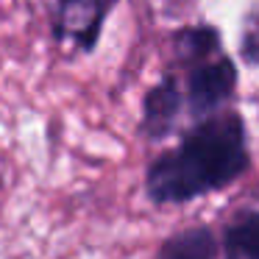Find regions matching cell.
Listing matches in <instances>:
<instances>
[{
	"label": "cell",
	"instance_id": "52a82bcc",
	"mask_svg": "<svg viewBox=\"0 0 259 259\" xmlns=\"http://www.w3.org/2000/svg\"><path fill=\"white\" fill-rule=\"evenodd\" d=\"M242 59L248 64H259V12L251 14L245 31H242Z\"/></svg>",
	"mask_w": 259,
	"mask_h": 259
},
{
	"label": "cell",
	"instance_id": "6da1fadb",
	"mask_svg": "<svg viewBox=\"0 0 259 259\" xmlns=\"http://www.w3.org/2000/svg\"><path fill=\"white\" fill-rule=\"evenodd\" d=\"M251 164L245 125L237 112L209 114L148 167L145 190L153 203H184L237 181Z\"/></svg>",
	"mask_w": 259,
	"mask_h": 259
},
{
	"label": "cell",
	"instance_id": "7a4b0ae2",
	"mask_svg": "<svg viewBox=\"0 0 259 259\" xmlns=\"http://www.w3.org/2000/svg\"><path fill=\"white\" fill-rule=\"evenodd\" d=\"M190 64L187 75V103L195 117L212 114L237 87L234 62L223 51H212L195 59H184Z\"/></svg>",
	"mask_w": 259,
	"mask_h": 259
},
{
	"label": "cell",
	"instance_id": "5b68a950",
	"mask_svg": "<svg viewBox=\"0 0 259 259\" xmlns=\"http://www.w3.org/2000/svg\"><path fill=\"white\" fill-rule=\"evenodd\" d=\"M218 256V242L206 226H192L179 234H173L162 248L156 259H214Z\"/></svg>",
	"mask_w": 259,
	"mask_h": 259
},
{
	"label": "cell",
	"instance_id": "3957f363",
	"mask_svg": "<svg viewBox=\"0 0 259 259\" xmlns=\"http://www.w3.org/2000/svg\"><path fill=\"white\" fill-rule=\"evenodd\" d=\"M112 3L114 0H59L53 20L56 39H73L81 51H92Z\"/></svg>",
	"mask_w": 259,
	"mask_h": 259
},
{
	"label": "cell",
	"instance_id": "8992f818",
	"mask_svg": "<svg viewBox=\"0 0 259 259\" xmlns=\"http://www.w3.org/2000/svg\"><path fill=\"white\" fill-rule=\"evenodd\" d=\"M226 259H259V212H245L226 229Z\"/></svg>",
	"mask_w": 259,
	"mask_h": 259
},
{
	"label": "cell",
	"instance_id": "277c9868",
	"mask_svg": "<svg viewBox=\"0 0 259 259\" xmlns=\"http://www.w3.org/2000/svg\"><path fill=\"white\" fill-rule=\"evenodd\" d=\"M184 106V92H181L176 75H164L153 90H148L145 101H142V134L151 142L164 140L173 131L176 120Z\"/></svg>",
	"mask_w": 259,
	"mask_h": 259
}]
</instances>
